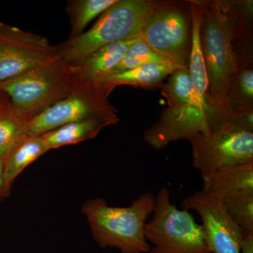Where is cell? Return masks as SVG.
I'll list each match as a JSON object with an SVG mask.
<instances>
[{"label": "cell", "mask_w": 253, "mask_h": 253, "mask_svg": "<svg viewBox=\"0 0 253 253\" xmlns=\"http://www.w3.org/2000/svg\"><path fill=\"white\" fill-rule=\"evenodd\" d=\"M189 70L194 94L168 99V107L144 133V140L155 150L162 149L172 141L206 135L232 119L210 98L204 63L195 61Z\"/></svg>", "instance_id": "obj_1"}, {"label": "cell", "mask_w": 253, "mask_h": 253, "mask_svg": "<svg viewBox=\"0 0 253 253\" xmlns=\"http://www.w3.org/2000/svg\"><path fill=\"white\" fill-rule=\"evenodd\" d=\"M196 1L201 11L200 42L207 72L208 94L217 109L233 117L226 94L241 66L229 19L222 0Z\"/></svg>", "instance_id": "obj_2"}, {"label": "cell", "mask_w": 253, "mask_h": 253, "mask_svg": "<svg viewBox=\"0 0 253 253\" xmlns=\"http://www.w3.org/2000/svg\"><path fill=\"white\" fill-rule=\"evenodd\" d=\"M155 199L152 193H144L125 208L91 199L83 204L82 212L101 247L116 248L121 253H148L151 246L145 237L144 225L154 211Z\"/></svg>", "instance_id": "obj_3"}, {"label": "cell", "mask_w": 253, "mask_h": 253, "mask_svg": "<svg viewBox=\"0 0 253 253\" xmlns=\"http://www.w3.org/2000/svg\"><path fill=\"white\" fill-rule=\"evenodd\" d=\"M151 6V0H117L89 31L56 46L58 59L76 66L103 46L139 38Z\"/></svg>", "instance_id": "obj_4"}, {"label": "cell", "mask_w": 253, "mask_h": 253, "mask_svg": "<svg viewBox=\"0 0 253 253\" xmlns=\"http://www.w3.org/2000/svg\"><path fill=\"white\" fill-rule=\"evenodd\" d=\"M81 78L73 66L57 58L46 66L0 83V91L15 112L29 121L69 96Z\"/></svg>", "instance_id": "obj_5"}, {"label": "cell", "mask_w": 253, "mask_h": 253, "mask_svg": "<svg viewBox=\"0 0 253 253\" xmlns=\"http://www.w3.org/2000/svg\"><path fill=\"white\" fill-rule=\"evenodd\" d=\"M145 237L153 245L149 253H212L201 224L186 210L171 202L166 186L158 191L151 219L144 225Z\"/></svg>", "instance_id": "obj_6"}, {"label": "cell", "mask_w": 253, "mask_h": 253, "mask_svg": "<svg viewBox=\"0 0 253 253\" xmlns=\"http://www.w3.org/2000/svg\"><path fill=\"white\" fill-rule=\"evenodd\" d=\"M141 37L178 68H189L192 46L190 1H152Z\"/></svg>", "instance_id": "obj_7"}, {"label": "cell", "mask_w": 253, "mask_h": 253, "mask_svg": "<svg viewBox=\"0 0 253 253\" xmlns=\"http://www.w3.org/2000/svg\"><path fill=\"white\" fill-rule=\"evenodd\" d=\"M112 91L104 82L81 78L69 96L28 121L27 135H42L63 125L89 118H102L118 123L117 109L109 100Z\"/></svg>", "instance_id": "obj_8"}, {"label": "cell", "mask_w": 253, "mask_h": 253, "mask_svg": "<svg viewBox=\"0 0 253 253\" xmlns=\"http://www.w3.org/2000/svg\"><path fill=\"white\" fill-rule=\"evenodd\" d=\"M189 141L193 167L202 178L220 168L253 163V130L232 119L210 134Z\"/></svg>", "instance_id": "obj_9"}, {"label": "cell", "mask_w": 253, "mask_h": 253, "mask_svg": "<svg viewBox=\"0 0 253 253\" xmlns=\"http://www.w3.org/2000/svg\"><path fill=\"white\" fill-rule=\"evenodd\" d=\"M56 59V46L44 37L0 23V83Z\"/></svg>", "instance_id": "obj_10"}, {"label": "cell", "mask_w": 253, "mask_h": 253, "mask_svg": "<svg viewBox=\"0 0 253 253\" xmlns=\"http://www.w3.org/2000/svg\"><path fill=\"white\" fill-rule=\"evenodd\" d=\"M181 209L199 214L211 253H241L242 229L226 212L222 198L201 190L187 196L181 203Z\"/></svg>", "instance_id": "obj_11"}, {"label": "cell", "mask_w": 253, "mask_h": 253, "mask_svg": "<svg viewBox=\"0 0 253 253\" xmlns=\"http://www.w3.org/2000/svg\"><path fill=\"white\" fill-rule=\"evenodd\" d=\"M241 68L253 66L252 0H222Z\"/></svg>", "instance_id": "obj_12"}, {"label": "cell", "mask_w": 253, "mask_h": 253, "mask_svg": "<svg viewBox=\"0 0 253 253\" xmlns=\"http://www.w3.org/2000/svg\"><path fill=\"white\" fill-rule=\"evenodd\" d=\"M138 38L118 42L103 46L88 56L77 66L73 67L78 76L83 79L103 81L113 74L127 50Z\"/></svg>", "instance_id": "obj_13"}, {"label": "cell", "mask_w": 253, "mask_h": 253, "mask_svg": "<svg viewBox=\"0 0 253 253\" xmlns=\"http://www.w3.org/2000/svg\"><path fill=\"white\" fill-rule=\"evenodd\" d=\"M203 191L219 197L253 191V163L220 168L203 178Z\"/></svg>", "instance_id": "obj_14"}, {"label": "cell", "mask_w": 253, "mask_h": 253, "mask_svg": "<svg viewBox=\"0 0 253 253\" xmlns=\"http://www.w3.org/2000/svg\"><path fill=\"white\" fill-rule=\"evenodd\" d=\"M111 120L89 118L68 123L42 134L49 150L94 139L106 126L116 124Z\"/></svg>", "instance_id": "obj_15"}, {"label": "cell", "mask_w": 253, "mask_h": 253, "mask_svg": "<svg viewBox=\"0 0 253 253\" xmlns=\"http://www.w3.org/2000/svg\"><path fill=\"white\" fill-rule=\"evenodd\" d=\"M178 69L172 63H149L111 75L101 81L112 90L120 85L150 88L160 86L168 76Z\"/></svg>", "instance_id": "obj_16"}, {"label": "cell", "mask_w": 253, "mask_h": 253, "mask_svg": "<svg viewBox=\"0 0 253 253\" xmlns=\"http://www.w3.org/2000/svg\"><path fill=\"white\" fill-rule=\"evenodd\" d=\"M49 151L41 135L22 136L4 158L5 172L10 185L23 169Z\"/></svg>", "instance_id": "obj_17"}, {"label": "cell", "mask_w": 253, "mask_h": 253, "mask_svg": "<svg viewBox=\"0 0 253 253\" xmlns=\"http://www.w3.org/2000/svg\"><path fill=\"white\" fill-rule=\"evenodd\" d=\"M226 101L234 115L253 111V66L240 68L231 79L226 94Z\"/></svg>", "instance_id": "obj_18"}, {"label": "cell", "mask_w": 253, "mask_h": 253, "mask_svg": "<svg viewBox=\"0 0 253 253\" xmlns=\"http://www.w3.org/2000/svg\"><path fill=\"white\" fill-rule=\"evenodd\" d=\"M117 0H72L66 6L70 20L71 33L70 38H75L84 33L88 24L102 14Z\"/></svg>", "instance_id": "obj_19"}, {"label": "cell", "mask_w": 253, "mask_h": 253, "mask_svg": "<svg viewBox=\"0 0 253 253\" xmlns=\"http://www.w3.org/2000/svg\"><path fill=\"white\" fill-rule=\"evenodd\" d=\"M28 121L9 106L0 114V158L6 157L13 146L27 134Z\"/></svg>", "instance_id": "obj_20"}, {"label": "cell", "mask_w": 253, "mask_h": 253, "mask_svg": "<svg viewBox=\"0 0 253 253\" xmlns=\"http://www.w3.org/2000/svg\"><path fill=\"white\" fill-rule=\"evenodd\" d=\"M229 217L241 229L253 231V191H244L222 199Z\"/></svg>", "instance_id": "obj_21"}, {"label": "cell", "mask_w": 253, "mask_h": 253, "mask_svg": "<svg viewBox=\"0 0 253 253\" xmlns=\"http://www.w3.org/2000/svg\"><path fill=\"white\" fill-rule=\"evenodd\" d=\"M149 63L172 62L155 51L141 36L135 42L131 44L113 74L139 67Z\"/></svg>", "instance_id": "obj_22"}, {"label": "cell", "mask_w": 253, "mask_h": 253, "mask_svg": "<svg viewBox=\"0 0 253 253\" xmlns=\"http://www.w3.org/2000/svg\"><path fill=\"white\" fill-rule=\"evenodd\" d=\"M11 186L6 179L4 158H0V201L11 194Z\"/></svg>", "instance_id": "obj_23"}, {"label": "cell", "mask_w": 253, "mask_h": 253, "mask_svg": "<svg viewBox=\"0 0 253 253\" xmlns=\"http://www.w3.org/2000/svg\"><path fill=\"white\" fill-rule=\"evenodd\" d=\"M241 253H253V231L242 229Z\"/></svg>", "instance_id": "obj_24"}, {"label": "cell", "mask_w": 253, "mask_h": 253, "mask_svg": "<svg viewBox=\"0 0 253 253\" xmlns=\"http://www.w3.org/2000/svg\"><path fill=\"white\" fill-rule=\"evenodd\" d=\"M8 106H9V101L7 97L2 91H0V114L4 112Z\"/></svg>", "instance_id": "obj_25"}]
</instances>
